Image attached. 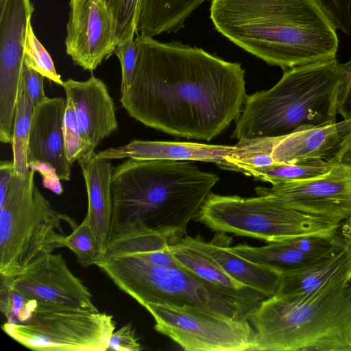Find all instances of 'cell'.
I'll return each instance as SVG.
<instances>
[{
    "instance_id": "2",
    "label": "cell",
    "mask_w": 351,
    "mask_h": 351,
    "mask_svg": "<svg viewBox=\"0 0 351 351\" xmlns=\"http://www.w3.org/2000/svg\"><path fill=\"white\" fill-rule=\"evenodd\" d=\"M210 18L233 44L283 71L336 58L337 29L316 0H212Z\"/></svg>"
},
{
    "instance_id": "19",
    "label": "cell",
    "mask_w": 351,
    "mask_h": 351,
    "mask_svg": "<svg viewBox=\"0 0 351 351\" xmlns=\"http://www.w3.org/2000/svg\"><path fill=\"white\" fill-rule=\"evenodd\" d=\"M351 280V241L339 252L282 273L276 294L300 296Z\"/></svg>"
},
{
    "instance_id": "11",
    "label": "cell",
    "mask_w": 351,
    "mask_h": 351,
    "mask_svg": "<svg viewBox=\"0 0 351 351\" xmlns=\"http://www.w3.org/2000/svg\"><path fill=\"white\" fill-rule=\"evenodd\" d=\"M255 191L287 208L343 223L351 217V144L321 176L258 186Z\"/></svg>"
},
{
    "instance_id": "23",
    "label": "cell",
    "mask_w": 351,
    "mask_h": 351,
    "mask_svg": "<svg viewBox=\"0 0 351 351\" xmlns=\"http://www.w3.org/2000/svg\"><path fill=\"white\" fill-rule=\"evenodd\" d=\"M206 0H141L138 32L154 38L177 32L186 20Z\"/></svg>"
},
{
    "instance_id": "25",
    "label": "cell",
    "mask_w": 351,
    "mask_h": 351,
    "mask_svg": "<svg viewBox=\"0 0 351 351\" xmlns=\"http://www.w3.org/2000/svg\"><path fill=\"white\" fill-rule=\"evenodd\" d=\"M33 113L34 106L22 73L11 144L14 173L20 177L26 176L30 171L27 163V147Z\"/></svg>"
},
{
    "instance_id": "13",
    "label": "cell",
    "mask_w": 351,
    "mask_h": 351,
    "mask_svg": "<svg viewBox=\"0 0 351 351\" xmlns=\"http://www.w3.org/2000/svg\"><path fill=\"white\" fill-rule=\"evenodd\" d=\"M65 46L73 63L93 71L114 53L116 30L112 14L100 0H70Z\"/></svg>"
},
{
    "instance_id": "33",
    "label": "cell",
    "mask_w": 351,
    "mask_h": 351,
    "mask_svg": "<svg viewBox=\"0 0 351 351\" xmlns=\"http://www.w3.org/2000/svg\"><path fill=\"white\" fill-rule=\"evenodd\" d=\"M337 29L351 34V0H316Z\"/></svg>"
},
{
    "instance_id": "10",
    "label": "cell",
    "mask_w": 351,
    "mask_h": 351,
    "mask_svg": "<svg viewBox=\"0 0 351 351\" xmlns=\"http://www.w3.org/2000/svg\"><path fill=\"white\" fill-rule=\"evenodd\" d=\"M144 307L154 328L186 351L250 350L254 330L247 319H236L191 305L149 303Z\"/></svg>"
},
{
    "instance_id": "28",
    "label": "cell",
    "mask_w": 351,
    "mask_h": 351,
    "mask_svg": "<svg viewBox=\"0 0 351 351\" xmlns=\"http://www.w3.org/2000/svg\"><path fill=\"white\" fill-rule=\"evenodd\" d=\"M114 21L117 45L134 39L138 33L141 0H100Z\"/></svg>"
},
{
    "instance_id": "31",
    "label": "cell",
    "mask_w": 351,
    "mask_h": 351,
    "mask_svg": "<svg viewBox=\"0 0 351 351\" xmlns=\"http://www.w3.org/2000/svg\"><path fill=\"white\" fill-rule=\"evenodd\" d=\"M24 64L48 80L62 86L64 81L57 73L51 56L34 34L32 24L27 30Z\"/></svg>"
},
{
    "instance_id": "29",
    "label": "cell",
    "mask_w": 351,
    "mask_h": 351,
    "mask_svg": "<svg viewBox=\"0 0 351 351\" xmlns=\"http://www.w3.org/2000/svg\"><path fill=\"white\" fill-rule=\"evenodd\" d=\"M37 304L38 300L16 290L8 278L1 277L0 310L8 322L18 324L27 321L32 317Z\"/></svg>"
},
{
    "instance_id": "1",
    "label": "cell",
    "mask_w": 351,
    "mask_h": 351,
    "mask_svg": "<svg viewBox=\"0 0 351 351\" xmlns=\"http://www.w3.org/2000/svg\"><path fill=\"white\" fill-rule=\"evenodd\" d=\"M132 82L120 101L128 114L168 134L210 141L241 114L247 97L241 64L179 41L138 34Z\"/></svg>"
},
{
    "instance_id": "36",
    "label": "cell",
    "mask_w": 351,
    "mask_h": 351,
    "mask_svg": "<svg viewBox=\"0 0 351 351\" xmlns=\"http://www.w3.org/2000/svg\"><path fill=\"white\" fill-rule=\"evenodd\" d=\"M14 173V162L2 160L0 163V201L3 200L8 191L12 176Z\"/></svg>"
},
{
    "instance_id": "20",
    "label": "cell",
    "mask_w": 351,
    "mask_h": 351,
    "mask_svg": "<svg viewBox=\"0 0 351 351\" xmlns=\"http://www.w3.org/2000/svg\"><path fill=\"white\" fill-rule=\"evenodd\" d=\"M88 197L85 218L95 230L103 253L108 243L112 222L111 178L113 167L108 160L99 158L97 153L78 160Z\"/></svg>"
},
{
    "instance_id": "37",
    "label": "cell",
    "mask_w": 351,
    "mask_h": 351,
    "mask_svg": "<svg viewBox=\"0 0 351 351\" xmlns=\"http://www.w3.org/2000/svg\"><path fill=\"white\" fill-rule=\"evenodd\" d=\"M337 113L343 119H351V82L338 97Z\"/></svg>"
},
{
    "instance_id": "7",
    "label": "cell",
    "mask_w": 351,
    "mask_h": 351,
    "mask_svg": "<svg viewBox=\"0 0 351 351\" xmlns=\"http://www.w3.org/2000/svg\"><path fill=\"white\" fill-rule=\"evenodd\" d=\"M36 171L25 177L14 173L0 201V276L13 278L38 257L64 247L62 222L77 225L55 210L34 182Z\"/></svg>"
},
{
    "instance_id": "32",
    "label": "cell",
    "mask_w": 351,
    "mask_h": 351,
    "mask_svg": "<svg viewBox=\"0 0 351 351\" xmlns=\"http://www.w3.org/2000/svg\"><path fill=\"white\" fill-rule=\"evenodd\" d=\"M138 46L135 38L118 45L114 53L117 56L121 68V95L130 88L132 82L137 57Z\"/></svg>"
},
{
    "instance_id": "12",
    "label": "cell",
    "mask_w": 351,
    "mask_h": 351,
    "mask_svg": "<svg viewBox=\"0 0 351 351\" xmlns=\"http://www.w3.org/2000/svg\"><path fill=\"white\" fill-rule=\"evenodd\" d=\"M66 105L63 97H47L34 108L27 147L29 169L38 171L43 186L56 195L63 192L60 181H69L71 174L63 134Z\"/></svg>"
},
{
    "instance_id": "24",
    "label": "cell",
    "mask_w": 351,
    "mask_h": 351,
    "mask_svg": "<svg viewBox=\"0 0 351 351\" xmlns=\"http://www.w3.org/2000/svg\"><path fill=\"white\" fill-rule=\"evenodd\" d=\"M232 249L248 261L280 273L295 269L321 258L299 249L290 239L282 242L268 243L267 245L261 247H253L245 243L239 244L232 247Z\"/></svg>"
},
{
    "instance_id": "16",
    "label": "cell",
    "mask_w": 351,
    "mask_h": 351,
    "mask_svg": "<svg viewBox=\"0 0 351 351\" xmlns=\"http://www.w3.org/2000/svg\"><path fill=\"white\" fill-rule=\"evenodd\" d=\"M75 111L82 138L94 149L118 128L114 101L106 84L91 75L68 79L62 86Z\"/></svg>"
},
{
    "instance_id": "30",
    "label": "cell",
    "mask_w": 351,
    "mask_h": 351,
    "mask_svg": "<svg viewBox=\"0 0 351 351\" xmlns=\"http://www.w3.org/2000/svg\"><path fill=\"white\" fill-rule=\"evenodd\" d=\"M66 100L63 134L67 159L73 164L76 160L90 156L95 149L82 138L74 107L69 99Z\"/></svg>"
},
{
    "instance_id": "5",
    "label": "cell",
    "mask_w": 351,
    "mask_h": 351,
    "mask_svg": "<svg viewBox=\"0 0 351 351\" xmlns=\"http://www.w3.org/2000/svg\"><path fill=\"white\" fill-rule=\"evenodd\" d=\"M343 73L336 58L284 71L272 88L247 95L232 137H278L335 123Z\"/></svg>"
},
{
    "instance_id": "38",
    "label": "cell",
    "mask_w": 351,
    "mask_h": 351,
    "mask_svg": "<svg viewBox=\"0 0 351 351\" xmlns=\"http://www.w3.org/2000/svg\"><path fill=\"white\" fill-rule=\"evenodd\" d=\"M341 232L345 237L351 240V217L343 222L341 227Z\"/></svg>"
},
{
    "instance_id": "9",
    "label": "cell",
    "mask_w": 351,
    "mask_h": 351,
    "mask_svg": "<svg viewBox=\"0 0 351 351\" xmlns=\"http://www.w3.org/2000/svg\"><path fill=\"white\" fill-rule=\"evenodd\" d=\"M3 331L38 351H106L115 329L112 315L86 308L38 300L32 317L5 322Z\"/></svg>"
},
{
    "instance_id": "21",
    "label": "cell",
    "mask_w": 351,
    "mask_h": 351,
    "mask_svg": "<svg viewBox=\"0 0 351 351\" xmlns=\"http://www.w3.org/2000/svg\"><path fill=\"white\" fill-rule=\"evenodd\" d=\"M179 267L228 293L256 302L266 297L262 293L237 282L210 256L189 243L185 237L169 245Z\"/></svg>"
},
{
    "instance_id": "18",
    "label": "cell",
    "mask_w": 351,
    "mask_h": 351,
    "mask_svg": "<svg viewBox=\"0 0 351 351\" xmlns=\"http://www.w3.org/2000/svg\"><path fill=\"white\" fill-rule=\"evenodd\" d=\"M236 149L235 145H207L191 142L133 140L126 145L97 153L99 158L114 160H169L220 163Z\"/></svg>"
},
{
    "instance_id": "3",
    "label": "cell",
    "mask_w": 351,
    "mask_h": 351,
    "mask_svg": "<svg viewBox=\"0 0 351 351\" xmlns=\"http://www.w3.org/2000/svg\"><path fill=\"white\" fill-rule=\"evenodd\" d=\"M219 179L189 161L128 158L112 171L110 238L141 223L180 241Z\"/></svg>"
},
{
    "instance_id": "17",
    "label": "cell",
    "mask_w": 351,
    "mask_h": 351,
    "mask_svg": "<svg viewBox=\"0 0 351 351\" xmlns=\"http://www.w3.org/2000/svg\"><path fill=\"white\" fill-rule=\"evenodd\" d=\"M184 237L214 259L237 282L262 293L266 298L276 293L282 273L253 263L237 254L230 247L232 239L226 232H217L210 241H205L200 236L191 237L186 235Z\"/></svg>"
},
{
    "instance_id": "34",
    "label": "cell",
    "mask_w": 351,
    "mask_h": 351,
    "mask_svg": "<svg viewBox=\"0 0 351 351\" xmlns=\"http://www.w3.org/2000/svg\"><path fill=\"white\" fill-rule=\"evenodd\" d=\"M141 350L142 346L130 323L112 333L107 349V350L116 351H139Z\"/></svg>"
},
{
    "instance_id": "8",
    "label": "cell",
    "mask_w": 351,
    "mask_h": 351,
    "mask_svg": "<svg viewBox=\"0 0 351 351\" xmlns=\"http://www.w3.org/2000/svg\"><path fill=\"white\" fill-rule=\"evenodd\" d=\"M196 219L217 232L267 243L304 236H332L341 231L342 225L287 208L268 196L241 197L213 193Z\"/></svg>"
},
{
    "instance_id": "22",
    "label": "cell",
    "mask_w": 351,
    "mask_h": 351,
    "mask_svg": "<svg viewBox=\"0 0 351 351\" xmlns=\"http://www.w3.org/2000/svg\"><path fill=\"white\" fill-rule=\"evenodd\" d=\"M169 245L167 239L160 233L136 223L113 234L103 254H131L158 266L180 268Z\"/></svg>"
},
{
    "instance_id": "15",
    "label": "cell",
    "mask_w": 351,
    "mask_h": 351,
    "mask_svg": "<svg viewBox=\"0 0 351 351\" xmlns=\"http://www.w3.org/2000/svg\"><path fill=\"white\" fill-rule=\"evenodd\" d=\"M267 138L276 162L311 159L335 161L351 144V119Z\"/></svg>"
},
{
    "instance_id": "14",
    "label": "cell",
    "mask_w": 351,
    "mask_h": 351,
    "mask_svg": "<svg viewBox=\"0 0 351 351\" xmlns=\"http://www.w3.org/2000/svg\"><path fill=\"white\" fill-rule=\"evenodd\" d=\"M8 278L29 298L97 309L88 289L72 273L60 254H43L19 274Z\"/></svg>"
},
{
    "instance_id": "35",
    "label": "cell",
    "mask_w": 351,
    "mask_h": 351,
    "mask_svg": "<svg viewBox=\"0 0 351 351\" xmlns=\"http://www.w3.org/2000/svg\"><path fill=\"white\" fill-rule=\"evenodd\" d=\"M22 73L25 78L29 96L34 108L47 97L43 88L45 77L25 64Z\"/></svg>"
},
{
    "instance_id": "4",
    "label": "cell",
    "mask_w": 351,
    "mask_h": 351,
    "mask_svg": "<svg viewBox=\"0 0 351 351\" xmlns=\"http://www.w3.org/2000/svg\"><path fill=\"white\" fill-rule=\"evenodd\" d=\"M246 319L250 350L351 351V280L300 296L275 294Z\"/></svg>"
},
{
    "instance_id": "27",
    "label": "cell",
    "mask_w": 351,
    "mask_h": 351,
    "mask_svg": "<svg viewBox=\"0 0 351 351\" xmlns=\"http://www.w3.org/2000/svg\"><path fill=\"white\" fill-rule=\"evenodd\" d=\"M64 245L74 253L78 263L84 267L95 265L103 254L98 237L85 217L70 234L66 236Z\"/></svg>"
},
{
    "instance_id": "26",
    "label": "cell",
    "mask_w": 351,
    "mask_h": 351,
    "mask_svg": "<svg viewBox=\"0 0 351 351\" xmlns=\"http://www.w3.org/2000/svg\"><path fill=\"white\" fill-rule=\"evenodd\" d=\"M334 162L335 161L329 162L319 159L290 163L276 162L270 166L248 169L243 174L271 184L288 181L306 180L326 173Z\"/></svg>"
},
{
    "instance_id": "6",
    "label": "cell",
    "mask_w": 351,
    "mask_h": 351,
    "mask_svg": "<svg viewBox=\"0 0 351 351\" xmlns=\"http://www.w3.org/2000/svg\"><path fill=\"white\" fill-rule=\"evenodd\" d=\"M95 265L143 307L149 303L191 305L246 319L259 303L216 287L178 267H162L131 254H105Z\"/></svg>"
}]
</instances>
